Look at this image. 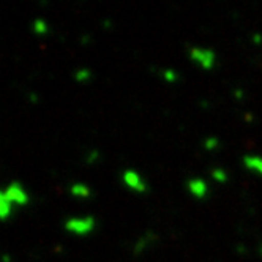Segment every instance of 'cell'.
Here are the masks:
<instances>
[{
  "instance_id": "obj_14",
  "label": "cell",
  "mask_w": 262,
  "mask_h": 262,
  "mask_svg": "<svg viewBox=\"0 0 262 262\" xmlns=\"http://www.w3.org/2000/svg\"><path fill=\"white\" fill-rule=\"evenodd\" d=\"M218 145H220V142H218V139L216 138H213V136H210V138H207L204 141V148L207 152H213L215 148H218Z\"/></svg>"
},
{
  "instance_id": "obj_8",
  "label": "cell",
  "mask_w": 262,
  "mask_h": 262,
  "mask_svg": "<svg viewBox=\"0 0 262 262\" xmlns=\"http://www.w3.org/2000/svg\"><path fill=\"white\" fill-rule=\"evenodd\" d=\"M70 194L78 199H87L92 196V190L89 188V185H85L82 182H76L70 186Z\"/></svg>"
},
{
  "instance_id": "obj_12",
  "label": "cell",
  "mask_w": 262,
  "mask_h": 262,
  "mask_svg": "<svg viewBox=\"0 0 262 262\" xmlns=\"http://www.w3.org/2000/svg\"><path fill=\"white\" fill-rule=\"evenodd\" d=\"M32 29L36 35H46L49 32V26L45 19H41V17H38V19H35L33 24H32Z\"/></svg>"
},
{
  "instance_id": "obj_2",
  "label": "cell",
  "mask_w": 262,
  "mask_h": 262,
  "mask_svg": "<svg viewBox=\"0 0 262 262\" xmlns=\"http://www.w3.org/2000/svg\"><path fill=\"white\" fill-rule=\"evenodd\" d=\"M188 55H190V59L202 70H212L216 65V52L213 49L193 46L188 49Z\"/></svg>"
},
{
  "instance_id": "obj_20",
  "label": "cell",
  "mask_w": 262,
  "mask_h": 262,
  "mask_svg": "<svg viewBox=\"0 0 262 262\" xmlns=\"http://www.w3.org/2000/svg\"><path fill=\"white\" fill-rule=\"evenodd\" d=\"M2 260H4V262H11V257L5 253V254H4V257H2Z\"/></svg>"
},
{
  "instance_id": "obj_22",
  "label": "cell",
  "mask_w": 262,
  "mask_h": 262,
  "mask_svg": "<svg viewBox=\"0 0 262 262\" xmlns=\"http://www.w3.org/2000/svg\"><path fill=\"white\" fill-rule=\"evenodd\" d=\"M247 120H248V122H251V120H253V117H251L250 114H247Z\"/></svg>"
},
{
  "instance_id": "obj_9",
  "label": "cell",
  "mask_w": 262,
  "mask_h": 262,
  "mask_svg": "<svg viewBox=\"0 0 262 262\" xmlns=\"http://www.w3.org/2000/svg\"><path fill=\"white\" fill-rule=\"evenodd\" d=\"M14 205L5 198V194L0 191V218H2L4 221L10 220L14 213Z\"/></svg>"
},
{
  "instance_id": "obj_18",
  "label": "cell",
  "mask_w": 262,
  "mask_h": 262,
  "mask_svg": "<svg viewBox=\"0 0 262 262\" xmlns=\"http://www.w3.org/2000/svg\"><path fill=\"white\" fill-rule=\"evenodd\" d=\"M29 98H30L32 103H38V95H36V93H30Z\"/></svg>"
},
{
  "instance_id": "obj_1",
  "label": "cell",
  "mask_w": 262,
  "mask_h": 262,
  "mask_svg": "<svg viewBox=\"0 0 262 262\" xmlns=\"http://www.w3.org/2000/svg\"><path fill=\"white\" fill-rule=\"evenodd\" d=\"M97 228V220L92 215H84V216H70L63 223V229L73 235L84 237L95 231Z\"/></svg>"
},
{
  "instance_id": "obj_13",
  "label": "cell",
  "mask_w": 262,
  "mask_h": 262,
  "mask_svg": "<svg viewBox=\"0 0 262 262\" xmlns=\"http://www.w3.org/2000/svg\"><path fill=\"white\" fill-rule=\"evenodd\" d=\"M161 78H163L166 82L172 84V82H177V81H179V73L174 71L172 68H164V70L161 71Z\"/></svg>"
},
{
  "instance_id": "obj_4",
  "label": "cell",
  "mask_w": 262,
  "mask_h": 262,
  "mask_svg": "<svg viewBox=\"0 0 262 262\" xmlns=\"http://www.w3.org/2000/svg\"><path fill=\"white\" fill-rule=\"evenodd\" d=\"M122 182L129 190L135 193H145L147 191V183L144 182L142 176L135 169H125L122 172Z\"/></svg>"
},
{
  "instance_id": "obj_7",
  "label": "cell",
  "mask_w": 262,
  "mask_h": 262,
  "mask_svg": "<svg viewBox=\"0 0 262 262\" xmlns=\"http://www.w3.org/2000/svg\"><path fill=\"white\" fill-rule=\"evenodd\" d=\"M243 166L247 167L248 171H253L262 177V157L259 155H245L242 158Z\"/></svg>"
},
{
  "instance_id": "obj_17",
  "label": "cell",
  "mask_w": 262,
  "mask_h": 262,
  "mask_svg": "<svg viewBox=\"0 0 262 262\" xmlns=\"http://www.w3.org/2000/svg\"><path fill=\"white\" fill-rule=\"evenodd\" d=\"M234 97H235V100H242V98H243V90H242V89H235Z\"/></svg>"
},
{
  "instance_id": "obj_10",
  "label": "cell",
  "mask_w": 262,
  "mask_h": 262,
  "mask_svg": "<svg viewBox=\"0 0 262 262\" xmlns=\"http://www.w3.org/2000/svg\"><path fill=\"white\" fill-rule=\"evenodd\" d=\"M90 78H92V71H90V68H85V67H81L73 73V79L76 82H81V84L89 82Z\"/></svg>"
},
{
  "instance_id": "obj_21",
  "label": "cell",
  "mask_w": 262,
  "mask_h": 262,
  "mask_svg": "<svg viewBox=\"0 0 262 262\" xmlns=\"http://www.w3.org/2000/svg\"><path fill=\"white\" fill-rule=\"evenodd\" d=\"M237 251H245V247H237Z\"/></svg>"
},
{
  "instance_id": "obj_3",
  "label": "cell",
  "mask_w": 262,
  "mask_h": 262,
  "mask_svg": "<svg viewBox=\"0 0 262 262\" xmlns=\"http://www.w3.org/2000/svg\"><path fill=\"white\" fill-rule=\"evenodd\" d=\"M2 193L5 194V198L14 205V207H24V205L29 204V193L21 185V182H17V180L10 182L2 190Z\"/></svg>"
},
{
  "instance_id": "obj_23",
  "label": "cell",
  "mask_w": 262,
  "mask_h": 262,
  "mask_svg": "<svg viewBox=\"0 0 262 262\" xmlns=\"http://www.w3.org/2000/svg\"><path fill=\"white\" fill-rule=\"evenodd\" d=\"M260 253H262V247H260Z\"/></svg>"
},
{
  "instance_id": "obj_19",
  "label": "cell",
  "mask_w": 262,
  "mask_h": 262,
  "mask_svg": "<svg viewBox=\"0 0 262 262\" xmlns=\"http://www.w3.org/2000/svg\"><path fill=\"white\" fill-rule=\"evenodd\" d=\"M111 24H112V21H109V19L103 21V27H106V29H109V27H111Z\"/></svg>"
},
{
  "instance_id": "obj_15",
  "label": "cell",
  "mask_w": 262,
  "mask_h": 262,
  "mask_svg": "<svg viewBox=\"0 0 262 262\" xmlns=\"http://www.w3.org/2000/svg\"><path fill=\"white\" fill-rule=\"evenodd\" d=\"M100 160V152L98 150H90L85 157V161L87 164H93V163H97Z\"/></svg>"
},
{
  "instance_id": "obj_11",
  "label": "cell",
  "mask_w": 262,
  "mask_h": 262,
  "mask_svg": "<svg viewBox=\"0 0 262 262\" xmlns=\"http://www.w3.org/2000/svg\"><path fill=\"white\" fill-rule=\"evenodd\" d=\"M210 176L215 182L218 183H226L229 180V176H228V171H224L223 167H215V169L210 171Z\"/></svg>"
},
{
  "instance_id": "obj_16",
  "label": "cell",
  "mask_w": 262,
  "mask_h": 262,
  "mask_svg": "<svg viewBox=\"0 0 262 262\" xmlns=\"http://www.w3.org/2000/svg\"><path fill=\"white\" fill-rule=\"evenodd\" d=\"M251 41H253L254 45H260V43H262V35H260V33H253V35H251Z\"/></svg>"
},
{
  "instance_id": "obj_6",
  "label": "cell",
  "mask_w": 262,
  "mask_h": 262,
  "mask_svg": "<svg viewBox=\"0 0 262 262\" xmlns=\"http://www.w3.org/2000/svg\"><path fill=\"white\" fill-rule=\"evenodd\" d=\"M155 238H157V234L154 232V231H145L138 240H136V243H135V247H133V254H141V253H144V250L148 247V245H152V243L155 242Z\"/></svg>"
},
{
  "instance_id": "obj_5",
  "label": "cell",
  "mask_w": 262,
  "mask_h": 262,
  "mask_svg": "<svg viewBox=\"0 0 262 262\" xmlns=\"http://www.w3.org/2000/svg\"><path fill=\"white\" fill-rule=\"evenodd\" d=\"M186 190H188V193L196 199H205L209 193V185L204 179L194 177L186 182Z\"/></svg>"
}]
</instances>
